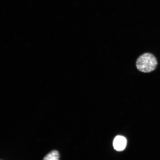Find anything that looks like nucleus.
<instances>
[{
	"label": "nucleus",
	"mask_w": 160,
	"mask_h": 160,
	"mask_svg": "<svg viewBox=\"0 0 160 160\" xmlns=\"http://www.w3.org/2000/svg\"><path fill=\"white\" fill-rule=\"evenodd\" d=\"M157 64V59L152 54L146 53L138 58L136 62V67L139 71L149 73L156 69Z\"/></svg>",
	"instance_id": "1"
},
{
	"label": "nucleus",
	"mask_w": 160,
	"mask_h": 160,
	"mask_svg": "<svg viewBox=\"0 0 160 160\" xmlns=\"http://www.w3.org/2000/svg\"><path fill=\"white\" fill-rule=\"evenodd\" d=\"M127 143V139L124 137L121 136H117L113 141L114 148L117 151H123L126 147Z\"/></svg>",
	"instance_id": "2"
},
{
	"label": "nucleus",
	"mask_w": 160,
	"mask_h": 160,
	"mask_svg": "<svg viewBox=\"0 0 160 160\" xmlns=\"http://www.w3.org/2000/svg\"><path fill=\"white\" fill-rule=\"evenodd\" d=\"M60 154L59 152L57 150L50 152L44 158L43 160H59Z\"/></svg>",
	"instance_id": "3"
}]
</instances>
